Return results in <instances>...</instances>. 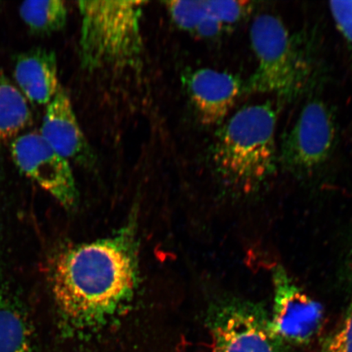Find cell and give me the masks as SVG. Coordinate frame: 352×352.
<instances>
[{
	"label": "cell",
	"instance_id": "cell-8",
	"mask_svg": "<svg viewBox=\"0 0 352 352\" xmlns=\"http://www.w3.org/2000/svg\"><path fill=\"white\" fill-rule=\"evenodd\" d=\"M336 129L331 114L320 101L308 103L283 145V155L289 164L311 170L322 164L331 153Z\"/></svg>",
	"mask_w": 352,
	"mask_h": 352
},
{
	"label": "cell",
	"instance_id": "cell-7",
	"mask_svg": "<svg viewBox=\"0 0 352 352\" xmlns=\"http://www.w3.org/2000/svg\"><path fill=\"white\" fill-rule=\"evenodd\" d=\"M213 352H285L270 320L252 307H220L210 316Z\"/></svg>",
	"mask_w": 352,
	"mask_h": 352
},
{
	"label": "cell",
	"instance_id": "cell-4",
	"mask_svg": "<svg viewBox=\"0 0 352 352\" xmlns=\"http://www.w3.org/2000/svg\"><path fill=\"white\" fill-rule=\"evenodd\" d=\"M250 41L258 67L249 82V91L288 98L296 94L302 69L283 21L270 14L258 16L250 28Z\"/></svg>",
	"mask_w": 352,
	"mask_h": 352
},
{
	"label": "cell",
	"instance_id": "cell-10",
	"mask_svg": "<svg viewBox=\"0 0 352 352\" xmlns=\"http://www.w3.org/2000/svg\"><path fill=\"white\" fill-rule=\"evenodd\" d=\"M39 134L56 153L68 161L69 158L85 160L89 153L72 101L61 87L47 105Z\"/></svg>",
	"mask_w": 352,
	"mask_h": 352
},
{
	"label": "cell",
	"instance_id": "cell-15",
	"mask_svg": "<svg viewBox=\"0 0 352 352\" xmlns=\"http://www.w3.org/2000/svg\"><path fill=\"white\" fill-rule=\"evenodd\" d=\"M21 19L30 32L37 34H48L58 32L67 21V8L60 0L26 1L19 8Z\"/></svg>",
	"mask_w": 352,
	"mask_h": 352
},
{
	"label": "cell",
	"instance_id": "cell-12",
	"mask_svg": "<svg viewBox=\"0 0 352 352\" xmlns=\"http://www.w3.org/2000/svg\"><path fill=\"white\" fill-rule=\"evenodd\" d=\"M0 352H34L29 321L13 298L0 289Z\"/></svg>",
	"mask_w": 352,
	"mask_h": 352
},
{
	"label": "cell",
	"instance_id": "cell-9",
	"mask_svg": "<svg viewBox=\"0 0 352 352\" xmlns=\"http://www.w3.org/2000/svg\"><path fill=\"white\" fill-rule=\"evenodd\" d=\"M184 85L202 124L208 126L219 124L227 117L241 92L239 78L211 69L189 73Z\"/></svg>",
	"mask_w": 352,
	"mask_h": 352
},
{
	"label": "cell",
	"instance_id": "cell-2",
	"mask_svg": "<svg viewBox=\"0 0 352 352\" xmlns=\"http://www.w3.org/2000/svg\"><path fill=\"white\" fill-rule=\"evenodd\" d=\"M276 116L270 102L241 109L223 127L214 151L224 178L249 190L274 168Z\"/></svg>",
	"mask_w": 352,
	"mask_h": 352
},
{
	"label": "cell",
	"instance_id": "cell-6",
	"mask_svg": "<svg viewBox=\"0 0 352 352\" xmlns=\"http://www.w3.org/2000/svg\"><path fill=\"white\" fill-rule=\"evenodd\" d=\"M13 161L22 173L37 183L66 209L76 205L78 192L69 161L56 153L41 134L29 132L12 140Z\"/></svg>",
	"mask_w": 352,
	"mask_h": 352
},
{
	"label": "cell",
	"instance_id": "cell-16",
	"mask_svg": "<svg viewBox=\"0 0 352 352\" xmlns=\"http://www.w3.org/2000/svg\"><path fill=\"white\" fill-rule=\"evenodd\" d=\"M208 14L223 26L236 23L248 12V1H209L204 0Z\"/></svg>",
	"mask_w": 352,
	"mask_h": 352
},
{
	"label": "cell",
	"instance_id": "cell-5",
	"mask_svg": "<svg viewBox=\"0 0 352 352\" xmlns=\"http://www.w3.org/2000/svg\"><path fill=\"white\" fill-rule=\"evenodd\" d=\"M272 276L274 307L270 320L272 333L285 347L308 344L322 327L323 307L299 288L283 267H275Z\"/></svg>",
	"mask_w": 352,
	"mask_h": 352
},
{
	"label": "cell",
	"instance_id": "cell-13",
	"mask_svg": "<svg viewBox=\"0 0 352 352\" xmlns=\"http://www.w3.org/2000/svg\"><path fill=\"white\" fill-rule=\"evenodd\" d=\"M28 100L0 73V142L16 138L32 122Z\"/></svg>",
	"mask_w": 352,
	"mask_h": 352
},
{
	"label": "cell",
	"instance_id": "cell-14",
	"mask_svg": "<svg viewBox=\"0 0 352 352\" xmlns=\"http://www.w3.org/2000/svg\"><path fill=\"white\" fill-rule=\"evenodd\" d=\"M164 3L171 19L184 32L210 38L215 36L223 28L208 14L204 0H175Z\"/></svg>",
	"mask_w": 352,
	"mask_h": 352
},
{
	"label": "cell",
	"instance_id": "cell-1",
	"mask_svg": "<svg viewBox=\"0 0 352 352\" xmlns=\"http://www.w3.org/2000/svg\"><path fill=\"white\" fill-rule=\"evenodd\" d=\"M138 256L132 223L112 236L57 255L51 284L65 333L96 331L124 311L138 287Z\"/></svg>",
	"mask_w": 352,
	"mask_h": 352
},
{
	"label": "cell",
	"instance_id": "cell-11",
	"mask_svg": "<svg viewBox=\"0 0 352 352\" xmlns=\"http://www.w3.org/2000/svg\"><path fill=\"white\" fill-rule=\"evenodd\" d=\"M14 78L25 98L36 104H48L60 89L54 52L36 47L16 57Z\"/></svg>",
	"mask_w": 352,
	"mask_h": 352
},
{
	"label": "cell",
	"instance_id": "cell-17",
	"mask_svg": "<svg viewBox=\"0 0 352 352\" xmlns=\"http://www.w3.org/2000/svg\"><path fill=\"white\" fill-rule=\"evenodd\" d=\"M320 352H352V308L324 340Z\"/></svg>",
	"mask_w": 352,
	"mask_h": 352
},
{
	"label": "cell",
	"instance_id": "cell-3",
	"mask_svg": "<svg viewBox=\"0 0 352 352\" xmlns=\"http://www.w3.org/2000/svg\"><path fill=\"white\" fill-rule=\"evenodd\" d=\"M144 1H80V58L85 69H121L143 50L140 19Z\"/></svg>",
	"mask_w": 352,
	"mask_h": 352
},
{
	"label": "cell",
	"instance_id": "cell-18",
	"mask_svg": "<svg viewBox=\"0 0 352 352\" xmlns=\"http://www.w3.org/2000/svg\"><path fill=\"white\" fill-rule=\"evenodd\" d=\"M329 8L338 28L352 42V1L330 2Z\"/></svg>",
	"mask_w": 352,
	"mask_h": 352
}]
</instances>
